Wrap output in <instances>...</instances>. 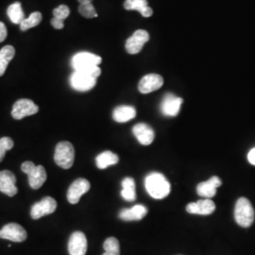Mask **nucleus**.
<instances>
[{"mask_svg":"<svg viewBox=\"0 0 255 255\" xmlns=\"http://www.w3.org/2000/svg\"><path fill=\"white\" fill-rule=\"evenodd\" d=\"M132 132L141 145L148 146L154 140V131L152 128L145 123H139L135 125L132 128Z\"/></svg>","mask_w":255,"mask_h":255,"instance_id":"18","label":"nucleus"},{"mask_svg":"<svg viewBox=\"0 0 255 255\" xmlns=\"http://www.w3.org/2000/svg\"><path fill=\"white\" fill-rule=\"evenodd\" d=\"M79 12L85 18H95L98 16V13L95 9V7L92 5V3L81 4L79 7Z\"/></svg>","mask_w":255,"mask_h":255,"instance_id":"29","label":"nucleus"},{"mask_svg":"<svg viewBox=\"0 0 255 255\" xmlns=\"http://www.w3.org/2000/svg\"><path fill=\"white\" fill-rule=\"evenodd\" d=\"M27 237L26 230L16 223H9L0 230V238L12 242H23Z\"/></svg>","mask_w":255,"mask_h":255,"instance_id":"9","label":"nucleus"},{"mask_svg":"<svg viewBox=\"0 0 255 255\" xmlns=\"http://www.w3.org/2000/svg\"><path fill=\"white\" fill-rule=\"evenodd\" d=\"M101 62L102 59L98 55L89 52H80L72 58L71 64L75 71L88 74L98 79L101 74V69L99 67Z\"/></svg>","mask_w":255,"mask_h":255,"instance_id":"1","label":"nucleus"},{"mask_svg":"<svg viewBox=\"0 0 255 255\" xmlns=\"http://www.w3.org/2000/svg\"><path fill=\"white\" fill-rule=\"evenodd\" d=\"M53 14H54V17H56V18L64 20V19H66L69 16L70 9L66 5H61V6H59V7L54 9Z\"/></svg>","mask_w":255,"mask_h":255,"instance_id":"30","label":"nucleus"},{"mask_svg":"<svg viewBox=\"0 0 255 255\" xmlns=\"http://www.w3.org/2000/svg\"><path fill=\"white\" fill-rule=\"evenodd\" d=\"M119 161V156L109 150L102 152L96 158V164L100 169H105L110 165L117 164Z\"/></svg>","mask_w":255,"mask_h":255,"instance_id":"22","label":"nucleus"},{"mask_svg":"<svg viewBox=\"0 0 255 255\" xmlns=\"http://www.w3.org/2000/svg\"><path fill=\"white\" fill-rule=\"evenodd\" d=\"M182 99L176 97L172 94H167L164 96V100L161 103V111L166 117H176L178 116L181 106H182Z\"/></svg>","mask_w":255,"mask_h":255,"instance_id":"14","label":"nucleus"},{"mask_svg":"<svg viewBox=\"0 0 255 255\" xmlns=\"http://www.w3.org/2000/svg\"><path fill=\"white\" fill-rule=\"evenodd\" d=\"M7 14L13 24L20 25L25 19V14L20 2H14L11 5H9V8L7 9Z\"/></svg>","mask_w":255,"mask_h":255,"instance_id":"25","label":"nucleus"},{"mask_svg":"<svg viewBox=\"0 0 255 255\" xmlns=\"http://www.w3.org/2000/svg\"><path fill=\"white\" fill-rule=\"evenodd\" d=\"M38 111H39V107L33 101L27 99H22V100H18L13 104L11 116L13 119L20 120L26 117L35 115L38 113Z\"/></svg>","mask_w":255,"mask_h":255,"instance_id":"6","label":"nucleus"},{"mask_svg":"<svg viewBox=\"0 0 255 255\" xmlns=\"http://www.w3.org/2000/svg\"><path fill=\"white\" fill-rule=\"evenodd\" d=\"M16 178L14 174L9 170H3L0 172V192L9 197H13L17 194Z\"/></svg>","mask_w":255,"mask_h":255,"instance_id":"15","label":"nucleus"},{"mask_svg":"<svg viewBox=\"0 0 255 255\" xmlns=\"http://www.w3.org/2000/svg\"><path fill=\"white\" fill-rule=\"evenodd\" d=\"M57 208V202L51 197H45L35 203L30 209V217L32 219H41L47 215H51Z\"/></svg>","mask_w":255,"mask_h":255,"instance_id":"7","label":"nucleus"},{"mask_svg":"<svg viewBox=\"0 0 255 255\" xmlns=\"http://www.w3.org/2000/svg\"><path fill=\"white\" fill-rule=\"evenodd\" d=\"M97 83V79L88 74L75 71L70 77V84L75 90L86 92L91 90Z\"/></svg>","mask_w":255,"mask_h":255,"instance_id":"8","label":"nucleus"},{"mask_svg":"<svg viewBox=\"0 0 255 255\" xmlns=\"http://www.w3.org/2000/svg\"><path fill=\"white\" fill-rule=\"evenodd\" d=\"M221 184H222V182L219 177L213 176L212 178H210L208 181L201 182L200 184H198L197 192L202 198L210 199V198H213L214 196H216L217 189Z\"/></svg>","mask_w":255,"mask_h":255,"instance_id":"17","label":"nucleus"},{"mask_svg":"<svg viewBox=\"0 0 255 255\" xmlns=\"http://www.w3.org/2000/svg\"><path fill=\"white\" fill-rule=\"evenodd\" d=\"M91 184L86 179H78L70 185L67 191V200L71 204H77L82 195L90 190Z\"/></svg>","mask_w":255,"mask_h":255,"instance_id":"11","label":"nucleus"},{"mask_svg":"<svg viewBox=\"0 0 255 255\" xmlns=\"http://www.w3.org/2000/svg\"><path fill=\"white\" fill-rule=\"evenodd\" d=\"M164 84V79L158 74H148L141 79L138 90L142 94H149L160 89Z\"/></svg>","mask_w":255,"mask_h":255,"instance_id":"12","label":"nucleus"},{"mask_svg":"<svg viewBox=\"0 0 255 255\" xmlns=\"http://www.w3.org/2000/svg\"><path fill=\"white\" fill-rule=\"evenodd\" d=\"M146 191L150 197L156 200H162L170 193V183L163 174L153 172L148 174L145 180Z\"/></svg>","mask_w":255,"mask_h":255,"instance_id":"2","label":"nucleus"},{"mask_svg":"<svg viewBox=\"0 0 255 255\" xmlns=\"http://www.w3.org/2000/svg\"><path fill=\"white\" fill-rule=\"evenodd\" d=\"M75 160V149L70 142H60L55 148L54 161L57 165L64 169L72 167Z\"/></svg>","mask_w":255,"mask_h":255,"instance_id":"5","label":"nucleus"},{"mask_svg":"<svg viewBox=\"0 0 255 255\" xmlns=\"http://www.w3.org/2000/svg\"><path fill=\"white\" fill-rule=\"evenodd\" d=\"M15 55V49L11 46H6L1 48L0 50V77L3 76L9 62L13 59Z\"/></svg>","mask_w":255,"mask_h":255,"instance_id":"24","label":"nucleus"},{"mask_svg":"<svg viewBox=\"0 0 255 255\" xmlns=\"http://www.w3.org/2000/svg\"><path fill=\"white\" fill-rule=\"evenodd\" d=\"M149 40V34L144 29H138L126 42V50L129 54L139 53Z\"/></svg>","mask_w":255,"mask_h":255,"instance_id":"10","label":"nucleus"},{"mask_svg":"<svg viewBox=\"0 0 255 255\" xmlns=\"http://www.w3.org/2000/svg\"><path fill=\"white\" fill-rule=\"evenodd\" d=\"M248 160L251 164L255 165V147L253 148L252 150H250V152L248 154Z\"/></svg>","mask_w":255,"mask_h":255,"instance_id":"33","label":"nucleus"},{"mask_svg":"<svg viewBox=\"0 0 255 255\" xmlns=\"http://www.w3.org/2000/svg\"><path fill=\"white\" fill-rule=\"evenodd\" d=\"M235 219L237 224L243 228L253 225L255 221V209L246 198H240L237 201L235 208Z\"/></svg>","mask_w":255,"mask_h":255,"instance_id":"3","label":"nucleus"},{"mask_svg":"<svg viewBox=\"0 0 255 255\" xmlns=\"http://www.w3.org/2000/svg\"><path fill=\"white\" fill-rule=\"evenodd\" d=\"M147 209L144 205L137 204L130 209H123L119 213V218L125 221L141 220L146 216Z\"/></svg>","mask_w":255,"mask_h":255,"instance_id":"19","label":"nucleus"},{"mask_svg":"<svg viewBox=\"0 0 255 255\" xmlns=\"http://www.w3.org/2000/svg\"><path fill=\"white\" fill-rule=\"evenodd\" d=\"M124 8L128 10H137L144 17H150L153 14V10L148 7L146 0H126Z\"/></svg>","mask_w":255,"mask_h":255,"instance_id":"20","label":"nucleus"},{"mask_svg":"<svg viewBox=\"0 0 255 255\" xmlns=\"http://www.w3.org/2000/svg\"><path fill=\"white\" fill-rule=\"evenodd\" d=\"M216 204L210 199L201 200V201L191 202L187 204L186 211L189 214L193 215H201V216H208L215 212Z\"/></svg>","mask_w":255,"mask_h":255,"instance_id":"16","label":"nucleus"},{"mask_svg":"<svg viewBox=\"0 0 255 255\" xmlns=\"http://www.w3.org/2000/svg\"><path fill=\"white\" fill-rule=\"evenodd\" d=\"M21 169L27 175L29 186L32 189H39L46 181V171L43 165H35L32 162L27 161L21 165Z\"/></svg>","mask_w":255,"mask_h":255,"instance_id":"4","label":"nucleus"},{"mask_svg":"<svg viewBox=\"0 0 255 255\" xmlns=\"http://www.w3.org/2000/svg\"><path fill=\"white\" fill-rule=\"evenodd\" d=\"M103 248L105 253L102 255H120L119 241L116 237H109L105 240Z\"/></svg>","mask_w":255,"mask_h":255,"instance_id":"27","label":"nucleus"},{"mask_svg":"<svg viewBox=\"0 0 255 255\" xmlns=\"http://www.w3.org/2000/svg\"><path fill=\"white\" fill-rule=\"evenodd\" d=\"M7 35H8V31H7L6 26L4 25V23L0 22V43L5 41V39L7 38Z\"/></svg>","mask_w":255,"mask_h":255,"instance_id":"31","label":"nucleus"},{"mask_svg":"<svg viewBox=\"0 0 255 255\" xmlns=\"http://www.w3.org/2000/svg\"><path fill=\"white\" fill-rule=\"evenodd\" d=\"M51 25L56 29H62L64 27V20H61V19L54 17V18L51 20Z\"/></svg>","mask_w":255,"mask_h":255,"instance_id":"32","label":"nucleus"},{"mask_svg":"<svg viewBox=\"0 0 255 255\" xmlns=\"http://www.w3.org/2000/svg\"><path fill=\"white\" fill-rule=\"evenodd\" d=\"M122 191L121 196L122 198L127 201H134L136 199L135 193V182L132 178H125L122 181Z\"/></svg>","mask_w":255,"mask_h":255,"instance_id":"23","label":"nucleus"},{"mask_svg":"<svg viewBox=\"0 0 255 255\" xmlns=\"http://www.w3.org/2000/svg\"><path fill=\"white\" fill-rule=\"evenodd\" d=\"M42 18H43V16H42V13L40 11L32 12L29 15V17L24 19V21L20 24L21 30L25 31V30H27V29H29L31 27H36L41 23Z\"/></svg>","mask_w":255,"mask_h":255,"instance_id":"26","label":"nucleus"},{"mask_svg":"<svg viewBox=\"0 0 255 255\" xmlns=\"http://www.w3.org/2000/svg\"><path fill=\"white\" fill-rule=\"evenodd\" d=\"M14 146V143L11 138L9 137H2L0 139V163L3 161L6 152L11 149Z\"/></svg>","mask_w":255,"mask_h":255,"instance_id":"28","label":"nucleus"},{"mask_svg":"<svg viewBox=\"0 0 255 255\" xmlns=\"http://www.w3.org/2000/svg\"><path fill=\"white\" fill-rule=\"evenodd\" d=\"M87 252V239L82 232H75L69 238L68 253L70 255H85Z\"/></svg>","mask_w":255,"mask_h":255,"instance_id":"13","label":"nucleus"},{"mask_svg":"<svg viewBox=\"0 0 255 255\" xmlns=\"http://www.w3.org/2000/svg\"><path fill=\"white\" fill-rule=\"evenodd\" d=\"M136 117V110L131 106H119L114 110L113 119L119 123H125Z\"/></svg>","mask_w":255,"mask_h":255,"instance_id":"21","label":"nucleus"},{"mask_svg":"<svg viewBox=\"0 0 255 255\" xmlns=\"http://www.w3.org/2000/svg\"><path fill=\"white\" fill-rule=\"evenodd\" d=\"M80 2V4H89L92 3L93 0H78Z\"/></svg>","mask_w":255,"mask_h":255,"instance_id":"34","label":"nucleus"}]
</instances>
